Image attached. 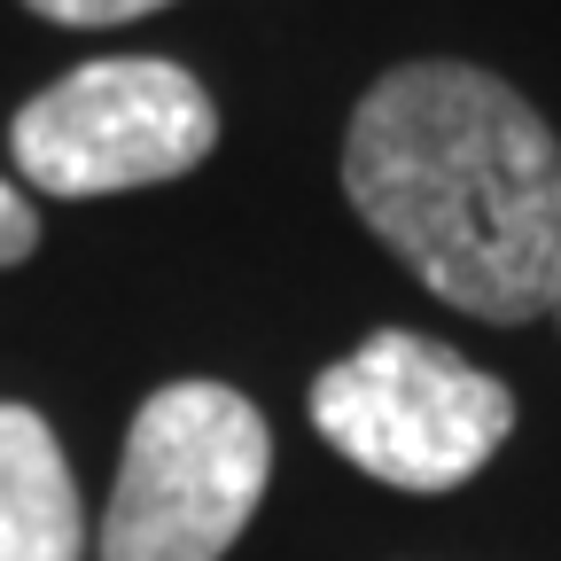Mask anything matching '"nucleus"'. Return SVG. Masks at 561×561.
<instances>
[{"label": "nucleus", "instance_id": "4", "mask_svg": "<svg viewBox=\"0 0 561 561\" xmlns=\"http://www.w3.org/2000/svg\"><path fill=\"white\" fill-rule=\"evenodd\" d=\"M219 149L203 79L164 55H110L32 94L9 125V157L47 195H117L195 172Z\"/></svg>", "mask_w": 561, "mask_h": 561}, {"label": "nucleus", "instance_id": "7", "mask_svg": "<svg viewBox=\"0 0 561 561\" xmlns=\"http://www.w3.org/2000/svg\"><path fill=\"white\" fill-rule=\"evenodd\" d=\"M32 242H39V210H32L9 180H0V265H24Z\"/></svg>", "mask_w": 561, "mask_h": 561}, {"label": "nucleus", "instance_id": "1", "mask_svg": "<svg viewBox=\"0 0 561 561\" xmlns=\"http://www.w3.org/2000/svg\"><path fill=\"white\" fill-rule=\"evenodd\" d=\"M351 210L430 297L523 328L561 297V140L476 62H405L343 133Z\"/></svg>", "mask_w": 561, "mask_h": 561}, {"label": "nucleus", "instance_id": "5", "mask_svg": "<svg viewBox=\"0 0 561 561\" xmlns=\"http://www.w3.org/2000/svg\"><path fill=\"white\" fill-rule=\"evenodd\" d=\"M79 483L32 405H0V561H79Z\"/></svg>", "mask_w": 561, "mask_h": 561}, {"label": "nucleus", "instance_id": "6", "mask_svg": "<svg viewBox=\"0 0 561 561\" xmlns=\"http://www.w3.org/2000/svg\"><path fill=\"white\" fill-rule=\"evenodd\" d=\"M32 16L47 24H79V32H102V24H133V16H157L172 0H24Z\"/></svg>", "mask_w": 561, "mask_h": 561}, {"label": "nucleus", "instance_id": "3", "mask_svg": "<svg viewBox=\"0 0 561 561\" xmlns=\"http://www.w3.org/2000/svg\"><path fill=\"white\" fill-rule=\"evenodd\" d=\"M312 430L390 491H453L507 445L515 398L460 351L382 328L312 382Z\"/></svg>", "mask_w": 561, "mask_h": 561}, {"label": "nucleus", "instance_id": "2", "mask_svg": "<svg viewBox=\"0 0 561 561\" xmlns=\"http://www.w3.org/2000/svg\"><path fill=\"white\" fill-rule=\"evenodd\" d=\"M273 476L265 413L227 382H172L133 413L102 561H219Z\"/></svg>", "mask_w": 561, "mask_h": 561}, {"label": "nucleus", "instance_id": "8", "mask_svg": "<svg viewBox=\"0 0 561 561\" xmlns=\"http://www.w3.org/2000/svg\"><path fill=\"white\" fill-rule=\"evenodd\" d=\"M553 312H561V297H553Z\"/></svg>", "mask_w": 561, "mask_h": 561}]
</instances>
